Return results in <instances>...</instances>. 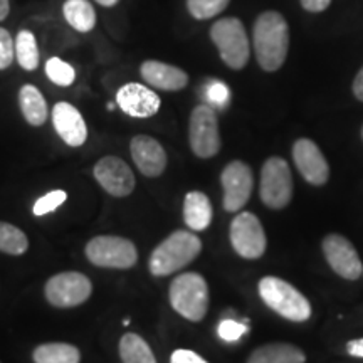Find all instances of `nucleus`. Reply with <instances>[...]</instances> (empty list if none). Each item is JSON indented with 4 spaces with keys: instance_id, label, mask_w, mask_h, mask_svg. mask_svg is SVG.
<instances>
[{
    "instance_id": "1",
    "label": "nucleus",
    "mask_w": 363,
    "mask_h": 363,
    "mask_svg": "<svg viewBox=\"0 0 363 363\" xmlns=\"http://www.w3.org/2000/svg\"><path fill=\"white\" fill-rule=\"evenodd\" d=\"M254 52L259 66L267 72L284 65L289 49V27L279 12H262L254 22Z\"/></svg>"
},
{
    "instance_id": "2",
    "label": "nucleus",
    "mask_w": 363,
    "mask_h": 363,
    "mask_svg": "<svg viewBox=\"0 0 363 363\" xmlns=\"http://www.w3.org/2000/svg\"><path fill=\"white\" fill-rule=\"evenodd\" d=\"M202 251V240L194 233L175 230L163 242L158 244L150 256V272L153 276H169L184 269Z\"/></svg>"
},
{
    "instance_id": "3",
    "label": "nucleus",
    "mask_w": 363,
    "mask_h": 363,
    "mask_svg": "<svg viewBox=\"0 0 363 363\" xmlns=\"http://www.w3.org/2000/svg\"><path fill=\"white\" fill-rule=\"evenodd\" d=\"M170 305L185 320L202 321L208 310V286L199 272H184L172 281Z\"/></svg>"
},
{
    "instance_id": "4",
    "label": "nucleus",
    "mask_w": 363,
    "mask_h": 363,
    "mask_svg": "<svg viewBox=\"0 0 363 363\" xmlns=\"http://www.w3.org/2000/svg\"><path fill=\"white\" fill-rule=\"evenodd\" d=\"M259 296L272 311H276L286 320L303 323L310 320L311 305L306 296L294 288L293 284L286 283L284 279L266 276L259 281Z\"/></svg>"
},
{
    "instance_id": "5",
    "label": "nucleus",
    "mask_w": 363,
    "mask_h": 363,
    "mask_svg": "<svg viewBox=\"0 0 363 363\" xmlns=\"http://www.w3.org/2000/svg\"><path fill=\"white\" fill-rule=\"evenodd\" d=\"M211 39L219 49L222 61L230 69H242L247 65L251 48L244 24L235 17H225L211 27Z\"/></svg>"
},
{
    "instance_id": "6",
    "label": "nucleus",
    "mask_w": 363,
    "mask_h": 363,
    "mask_svg": "<svg viewBox=\"0 0 363 363\" xmlns=\"http://www.w3.org/2000/svg\"><path fill=\"white\" fill-rule=\"evenodd\" d=\"M86 257L98 267L130 269L138 261L135 244L118 235H98L86 246Z\"/></svg>"
},
{
    "instance_id": "7",
    "label": "nucleus",
    "mask_w": 363,
    "mask_h": 363,
    "mask_svg": "<svg viewBox=\"0 0 363 363\" xmlns=\"http://www.w3.org/2000/svg\"><path fill=\"white\" fill-rule=\"evenodd\" d=\"M261 201L269 208H284L293 197V179L288 162L271 157L261 170Z\"/></svg>"
},
{
    "instance_id": "8",
    "label": "nucleus",
    "mask_w": 363,
    "mask_h": 363,
    "mask_svg": "<svg viewBox=\"0 0 363 363\" xmlns=\"http://www.w3.org/2000/svg\"><path fill=\"white\" fill-rule=\"evenodd\" d=\"M189 140L192 152L201 158H211L219 153L220 135L216 110L208 104L194 108L190 115Z\"/></svg>"
},
{
    "instance_id": "9",
    "label": "nucleus",
    "mask_w": 363,
    "mask_h": 363,
    "mask_svg": "<svg viewBox=\"0 0 363 363\" xmlns=\"http://www.w3.org/2000/svg\"><path fill=\"white\" fill-rule=\"evenodd\" d=\"M93 293V284L84 274L76 271L59 272L45 283V298L56 308L83 305Z\"/></svg>"
},
{
    "instance_id": "10",
    "label": "nucleus",
    "mask_w": 363,
    "mask_h": 363,
    "mask_svg": "<svg viewBox=\"0 0 363 363\" xmlns=\"http://www.w3.org/2000/svg\"><path fill=\"white\" fill-rule=\"evenodd\" d=\"M230 244L244 259H259L267 246L259 219L251 212H240L230 224Z\"/></svg>"
},
{
    "instance_id": "11",
    "label": "nucleus",
    "mask_w": 363,
    "mask_h": 363,
    "mask_svg": "<svg viewBox=\"0 0 363 363\" xmlns=\"http://www.w3.org/2000/svg\"><path fill=\"white\" fill-rule=\"evenodd\" d=\"M224 187V208L227 212H238L246 206L252 194V172L244 162H230L220 175Z\"/></svg>"
},
{
    "instance_id": "12",
    "label": "nucleus",
    "mask_w": 363,
    "mask_h": 363,
    "mask_svg": "<svg viewBox=\"0 0 363 363\" xmlns=\"http://www.w3.org/2000/svg\"><path fill=\"white\" fill-rule=\"evenodd\" d=\"M323 252L331 269L345 279L355 281L363 274L362 259L357 249L347 238L340 234H330L323 240Z\"/></svg>"
},
{
    "instance_id": "13",
    "label": "nucleus",
    "mask_w": 363,
    "mask_h": 363,
    "mask_svg": "<svg viewBox=\"0 0 363 363\" xmlns=\"http://www.w3.org/2000/svg\"><path fill=\"white\" fill-rule=\"evenodd\" d=\"M94 179L113 197H126L135 189V175L130 165L118 157H104L94 165Z\"/></svg>"
},
{
    "instance_id": "14",
    "label": "nucleus",
    "mask_w": 363,
    "mask_h": 363,
    "mask_svg": "<svg viewBox=\"0 0 363 363\" xmlns=\"http://www.w3.org/2000/svg\"><path fill=\"white\" fill-rule=\"evenodd\" d=\"M293 158L296 163L299 174L303 175L308 184L325 185L330 179V167L328 162L321 150L318 148L315 142L308 138H299L293 147Z\"/></svg>"
},
{
    "instance_id": "15",
    "label": "nucleus",
    "mask_w": 363,
    "mask_h": 363,
    "mask_svg": "<svg viewBox=\"0 0 363 363\" xmlns=\"http://www.w3.org/2000/svg\"><path fill=\"white\" fill-rule=\"evenodd\" d=\"M116 103L121 111L133 118H150L160 110V98L155 91L138 83L121 86L116 93Z\"/></svg>"
},
{
    "instance_id": "16",
    "label": "nucleus",
    "mask_w": 363,
    "mask_h": 363,
    "mask_svg": "<svg viewBox=\"0 0 363 363\" xmlns=\"http://www.w3.org/2000/svg\"><path fill=\"white\" fill-rule=\"evenodd\" d=\"M135 165L145 177H160L167 169V153L155 138L136 135L130 145Z\"/></svg>"
},
{
    "instance_id": "17",
    "label": "nucleus",
    "mask_w": 363,
    "mask_h": 363,
    "mask_svg": "<svg viewBox=\"0 0 363 363\" xmlns=\"http://www.w3.org/2000/svg\"><path fill=\"white\" fill-rule=\"evenodd\" d=\"M52 123L62 142L69 147H81L88 138L83 115L69 103L61 101L52 108Z\"/></svg>"
},
{
    "instance_id": "18",
    "label": "nucleus",
    "mask_w": 363,
    "mask_h": 363,
    "mask_svg": "<svg viewBox=\"0 0 363 363\" xmlns=\"http://www.w3.org/2000/svg\"><path fill=\"white\" fill-rule=\"evenodd\" d=\"M140 74L150 86L163 91H180L189 84L187 72L160 61H145L140 67Z\"/></svg>"
},
{
    "instance_id": "19",
    "label": "nucleus",
    "mask_w": 363,
    "mask_h": 363,
    "mask_svg": "<svg viewBox=\"0 0 363 363\" xmlns=\"http://www.w3.org/2000/svg\"><path fill=\"white\" fill-rule=\"evenodd\" d=\"M184 219L192 230H206L212 222V203L203 192H189L184 202Z\"/></svg>"
},
{
    "instance_id": "20",
    "label": "nucleus",
    "mask_w": 363,
    "mask_h": 363,
    "mask_svg": "<svg viewBox=\"0 0 363 363\" xmlns=\"http://www.w3.org/2000/svg\"><path fill=\"white\" fill-rule=\"evenodd\" d=\"M306 357L301 348L289 343H269L256 348L247 363H305Z\"/></svg>"
},
{
    "instance_id": "21",
    "label": "nucleus",
    "mask_w": 363,
    "mask_h": 363,
    "mask_svg": "<svg viewBox=\"0 0 363 363\" xmlns=\"http://www.w3.org/2000/svg\"><path fill=\"white\" fill-rule=\"evenodd\" d=\"M19 104L27 123L33 126H40L45 123V120H48V104H45L43 93L35 86H22L19 91Z\"/></svg>"
},
{
    "instance_id": "22",
    "label": "nucleus",
    "mask_w": 363,
    "mask_h": 363,
    "mask_svg": "<svg viewBox=\"0 0 363 363\" xmlns=\"http://www.w3.org/2000/svg\"><path fill=\"white\" fill-rule=\"evenodd\" d=\"M67 24L78 33H89L96 26V12L89 0H66L62 6Z\"/></svg>"
},
{
    "instance_id": "23",
    "label": "nucleus",
    "mask_w": 363,
    "mask_h": 363,
    "mask_svg": "<svg viewBox=\"0 0 363 363\" xmlns=\"http://www.w3.org/2000/svg\"><path fill=\"white\" fill-rule=\"evenodd\" d=\"M35 363H79L81 353L69 343H44L33 353Z\"/></svg>"
},
{
    "instance_id": "24",
    "label": "nucleus",
    "mask_w": 363,
    "mask_h": 363,
    "mask_svg": "<svg viewBox=\"0 0 363 363\" xmlns=\"http://www.w3.org/2000/svg\"><path fill=\"white\" fill-rule=\"evenodd\" d=\"M120 357L123 363H157L150 345L136 333H126L121 337Z\"/></svg>"
},
{
    "instance_id": "25",
    "label": "nucleus",
    "mask_w": 363,
    "mask_h": 363,
    "mask_svg": "<svg viewBox=\"0 0 363 363\" xmlns=\"http://www.w3.org/2000/svg\"><path fill=\"white\" fill-rule=\"evenodd\" d=\"M16 59L26 71H34L39 66V48L35 35L30 30H21L16 38Z\"/></svg>"
},
{
    "instance_id": "26",
    "label": "nucleus",
    "mask_w": 363,
    "mask_h": 363,
    "mask_svg": "<svg viewBox=\"0 0 363 363\" xmlns=\"http://www.w3.org/2000/svg\"><path fill=\"white\" fill-rule=\"evenodd\" d=\"M29 249V239L19 227L0 222V251L11 256H22Z\"/></svg>"
},
{
    "instance_id": "27",
    "label": "nucleus",
    "mask_w": 363,
    "mask_h": 363,
    "mask_svg": "<svg viewBox=\"0 0 363 363\" xmlns=\"http://www.w3.org/2000/svg\"><path fill=\"white\" fill-rule=\"evenodd\" d=\"M230 0H187L190 16L197 21H206L224 12Z\"/></svg>"
},
{
    "instance_id": "28",
    "label": "nucleus",
    "mask_w": 363,
    "mask_h": 363,
    "mask_svg": "<svg viewBox=\"0 0 363 363\" xmlns=\"http://www.w3.org/2000/svg\"><path fill=\"white\" fill-rule=\"evenodd\" d=\"M45 74L57 86H71L76 79L74 67L59 57H51L45 62Z\"/></svg>"
},
{
    "instance_id": "29",
    "label": "nucleus",
    "mask_w": 363,
    "mask_h": 363,
    "mask_svg": "<svg viewBox=\"0 0 363 363\" xmlns=\"http://www.w3.org/2000/svg\"><path fill=\"white\" fill-rule=\"evenodd\" d=\"M203 98H206L208 106L224 110L227 104H229L230 91L227 88V84L222 83V81L211 79L206 84V88H203Z\"/></svg>"
},
{
    "instance_id": "30",
    "label": "nucleus",
    "mask_w": 363,
    "mask_h": 363,
    "mask_svg": "<svg viewBox=\"0 0 363 363\" xmlns=\"http://www.w3.org/2000/svg\"><path fill=\"white\" fill-rule=\"evenodd\" d=\"M67 195L65 190H52V192L43 195L39 201L34 203V214L35 216H45L49 212H54L59 206L66 202Z\"/></svg>"
},
{
    "instance_id": "31",
    "label": "nucleus",
    "mask_w": 363,
    "mask_h": 363,
    "mask_svg": "<svg viewBox=\"0 0 363 363\" xmlns=\"http://www.w3.org/2000/svg\"><path fill=\"white\" fill-rule=\"evenodd\" d=\"M16 57V40L12 39L11 33L0 27V71L7 69Z\"/></svg>"
},
{
    "instance_id": "32",
    "label": "nucleus",
    "mask_w": 363,
    "mask_h": 363,
    "mask_svg": "<svg viewBox=\"0 0 363 363\" xmlns=\"http://www.w3.org/2000/svg\"><path fill=\"white\" fill-rule=\"evenodd\" d=\"M217 333H219V337L224 340V342H238L242 335L247 333V325L239 323V321L227 318V320H222L219 323Z\"/></svg>"
},
{
    "instance_id": "33",
    "label": "nucleus",
    "mask_w": 363,
    "mask_h": 363,
    "mask_svg": "<svg viewBox=\"0 0 363 363\" xmlns=\"http://www.w3.org/2000/svg\"><path fill=\"white\" fill-rule=\"evenodd\" d=\"M170 363H207L203 358L192 350H175L170 357Z\"/></svg>"
},
{
    "instance_id": "34",
    "label": "nucleus",
    "mask_w": 363,
    "mask_h": 363,
    "mask_svg": "<svg viewBox=\"0 0 363 363\" xmlns=\"http://www.w3.org/2000/svg\"><path fill=\"white\" fill-rule=\"evenodd\" d=\"M331 0H301V6L308 12H323L330 7Z\"/></svg>"
},
{
    "instance_id": "35",
    "label": "nucleus",
    "mask_w": 363,
    "mask_h": 363,
    "mask_svg": "<svg viewBox=\"0 0 363 363\" xmlns=\"http://www.w3.org/2000/svg\"><path fill=\"white\" fill-rule=\"evenodd\" d=\"M347 352L350 353L352 357L363 358V338L352 340V342H348V345H347Z\"/></svg>"
},
{
    "instance_id": "36",
    "label": "nucleus",
    "mask_w": 363,
    "mask_h": 363,
    "mask_svg": "<svg viewBox=\"0 0 363 363\" xmlns=\"http://www.w3.org/2000/svg\"><path fill=\"white\" fill-rule=\"evenodd\" d=\"M353 94H355L357 99L363 101V67L358 71L355 81H353Z\"/></svg>"
},
{
    "instance_id": "37",
    "label": "nucleus",
    "mask_w": 363,
    "mask_h": 363,
    "mask_svg": "<svg viewBox=\"0 0 363 363\" xmlns=\"http://www.w3.org/2000/svg\"><path fill=\"white\" fill-rule=\"evenodd\" d=\"M9 12H11V4H9V0H0V22L7 19Z\"/></svg>"
},
{
    "instance_id": "38",
    "label": "nucleus",
    "mask_w": 363,
    "mask_h": 363,
    "mask_svg": "<svg viewBox=\"0 0 363 363\" xmlns=\"http://www.w3.org/2000/svg\"><path fill=\"white\" fill-rule=\"evenodd\" d=\"M96 2L101 4V6H104V7H113V6H116L120 0H96Z\"/></svg>"
},
{
    "instance_id": "39",
    "label": "nucleus",
    "mask_w": 363,
    "mask_h": 363,
    "mask_svg": "<svg viewBox=\"0 0 363 363\" xmlns=\"http://www.w3.org/2000/svg\"><path fill=\"white\" fill-rule=\"evenodd\" d=\"M362 135H363V131H362Z\"/></svg>"
}]
</instances>
